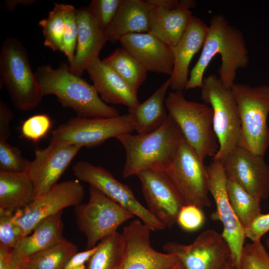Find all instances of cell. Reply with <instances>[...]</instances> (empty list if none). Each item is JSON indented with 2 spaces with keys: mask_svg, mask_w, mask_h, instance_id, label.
Wrapping results in <instances>:
<instances>
[{
  "mask_svg": "<svg viewBox=\"0 0 269 269\" xmlns=\"http://www.w3.org/2000/svg\"><path fill=\"white\" fill-rule=\"evenodd\" d=\"M217 54L221 58L219 77L226 87L231 88L238 70L247 67L249 55L243 33L222 14L211 18L201 54L190 72L185 90L201 88L205 71Z\"/></svg>",
  "mask_w": 269,
  "mask_h": 269,
  "instance_id": "cell-1",
  "label": "cell"
},
{
  "mask_svg": "<svg viewBox=\"0 0 269 269\" xmlns=\"http://www.w3.org/2000/svg\"><path fill=\"white\" fill-rule=\"evenodd\" d=\"M35 74L43 96L55 95L61 106L70 108L80 118H112L120 116L116 108L100 98L93 85L72 73L69 66L61 62L57 68L42 65Z\"/></svg>",
  "mask_w": 269,
  "mask_h": 269,
  "instance_id": "cell-2",
  "label": "cell"
},
{
  "mask_svg": "<svg viewBox=\"0 0 269 269\" xmlns=\"http://www.w3.org/2000/svg\"><path fill=\"white\" fill-rule=\"evenodd\" d=\"M183 137L169 114L163 126L150 133L119 135L116 138L126 153L123 176L127 178L148 169L165 171L174 161Z\"/></svg>",
  "mask_w": 269,
  "mask_h": 269,
  "instance_id": "cell-3",
  "label": "cell"
},
{
  "mask_svg": "<svg viewBox=\"0 0 269 269\" xmlns=\"http://www.w3.org/2000/svg\"><path fill=\"white\" fill-rule=\"evenodd\" d=\"M0 84L6 89L14 106L28 111L37 107L43 97L28 53L22 43L9 37L2 42L0 52Z\"/></svg>",
  "mask_w": 269,
  "mask_h": 269,
  "instance_id": "cell-4",
  "label": "cell"
},
{
  "mask_svg": "<svg viewBox=\"0 0 269 269\" xmlns=\"http://www.w3.org/2000/svg\"><path fill=\"white\" fill-rule=\"evenodd\" d=\"M165 104L168 114L201 159L204 161L208 156L213 157L219 146L213 130L211 107L186 100L181 91L170 92Z\"/></svg>",
  "mask_w": 269,
  "mask_h": 269,
  "instance_id": "cell-5",
  "label": "cell"
},
{
  "mask_svg": "<svg viewBox=\"0 0 269 269\" xmlns=\"http://www.w3.org/2000/svg\"><path fill=\"white\" fill-rule=\"evenodd\" d=\"M231 91L241 124L239 145L254 154L264 156L269 147V85L235 83Z\"/></svg>",
  "mask_w": 269,
  "mask_h": 269,
  "instance_id": "cell-6",
  "label": "cell"
},
{
  "mask_svg": "<svg viewBox=\"0 0 269 269\" xmlns=\"http://www.w3.org/2000/svg\"><path fill=\"white\" fill-rule=\"evenodd\" d=\"M201 99L213 110V127L219 149L213 159L224 163L229 153L239 145L241 124L236 102L231 88L226 87L217 75L204 77L201 87Z\"/></svg>",
  "mask_w": 269,
  "mask_h": 269,
  "instance_id": "cell-7",
  "label": "cell"
},
{
  "mask_svg": "<svg viewBox=\"0 0 269 269\" xmlns=\"http://www.w3.org/2000/svg\"><path fill=\"white\" fill-rule=\"evenodd\" d=\"M87 203L75 207L76 223L86 238V250L117 232L124 222L134 216L95 187L90 186Z\"/></svg>",
  "mask_w": 269,
  "mask_h": 269,
  "instance_id": "cell-8",
  "label": "cell"
},
{
  "mask_svg": "<svg viewBox=\"0 0 269 269\" xmlns=\"http://www.w3.org/2000/svg\"><path fill=\"white\" fill-rule=\"evenodd\" d=\"M164 172L185 205H194L202 209L211 206L207 166L184 137L174 161Z\"/></svg>",
  "mask_w": 269,
  "mask_h": 269,
  "instance_id": "cell-9",
  "label": "cell"
},
{
  "mask_svg": "<svg viewBox=\"0 0 269 269\" xmlns=\"http://www.w3.org/2000/svg\"><path fill=\"white\" fill-rule=\"evenodd\" d=\"M134 131V122L129 113L112 118L77 117L53 130L51 140L91 148Z\"/></svg>",
  "mask_w": 269,
  "mask_h": 269,
  "instance_id": "cell-10",
  "label": "cell"
},
{
  "mask_svg": "<svg viewBox=\"0 0 269 269\" xmlns=\"http://www.w3.org/2000/svg\"><path fill=\"white\" fill-rule=\"evenodd\" d=\"M72 171L78 180L98 189L133 215L137 217L152 231H161L166 228L148 209L138 201L131 188L118 180L107 169L82 160L74 164Z\"/></svg>",
  "mask_w": 269,
  "mask_h": 269,
  "instance_id": "cell-11",
  "label": "cell"
},
{
  "mask_svg": "<svg viewBox=\"0 0 269 269\" xmlns=\"http://www.w3.org/2000/svg\"><path fill=\"white\" fill-rule=\"evenodd\" d=\"M84 196V187L80 180L64 181L36 196L30 204L15 211L13 215L24 237L43 220L66 208L80 204Z\"/></svg>",
  "mask_w": 269,
  "mask_h": 269,
  "instance_id": "cell-12",
  "label": "cell"
},
{
  "mask_svg": "<svg viewBox=\"0 0 269 269\" xmlns=\"http://www.w3.org/2000/svg\"><path fill=\"white\" fill-rule=\"evenodd\" d=\"M207 168L209 192L216 206L210 218L222 223L223 230L221 234L229 246L231 260L236 269L240 263L245 245V228L236 215L228 199L226 187L227 177L223 163L212 159Z\"/></svg>",
  "mask_w": 269,
  "mask_h": 269,
  "instance_id": "cell-13",
  "label": "cell"
},
{
  "mask_svg": "<svg viewBox=\"0 0 269 269\" xmlns=\"http://www.w3.org/2000/svg\"><path fill=\"white\" fill-rule=\"evenodd\" d=\"M163 249L176 256L184 269H225L231 258L226 240L212 229L202 232L190 244L168 242Z\"/></svg>",
  "mask_w": 269,
  "mask_h": 269,
  "instance_id": "cell-14",
  "label": "cell"
},
{
  "mask_svg": "<svg viewBox=\"0 0 269 269\" xmlns=\"http://www.w3.org/2000/svg\"><path fill=\"white\" fill-rule=\"evenodd\" d=\"M151 231L138 219L123 228L124 252L119 269H173L180 262L176 256L159 252L152 247Z\"/></svg>",
  "mask_w": 269,
  "mask_h": 269,
  "instance_id": "cell-15",
  "label": "cell"
},
{
  "mask_svg": "<svg viewBox=\"0 0 269 269\" xmlns=\"http://www.w3.org/2000/svg\"><path fill=\"white\" fill-rule=\"evenodd\" d=\"M81 148L78 145L50 139L46 147L35 149L34 158L25 173L34 186L36 196L47 192L58 183Z\"/></svg>",
  "mask_w": 269,
  "mask_h": 269,
  "instance_id": "cell-16",
  "label": "cell"
},
{
  "mask_svg": "<svg viewBox=\"0 0 269 269\" xmlns=\"http://www.w3.org/2000/svg\"><path fill=\"white\" fill-rule=\"evenodd\" d=\"M227 178L261 201L269 197V165L264 156L254 154L238 145L224 163Z\"/></svg>",
  "mask_w": 269,
  "mask_h": 269,
  "instance_id": "cell-17",
  "label": "cell"
},
{
  "mask_svg": "<svg viewBox=\"0 0 269 269\" xmlns=\"http://www.w3.org/2000/svg\"><path fill=\"white\" fill-rule=\"evenodd\" d=\"M136 176L148 210L166 228H171L185 204L170 178L164 171L150 169Z\"/></svg>",
  "mask_w": 269,
  "mask_h": 269,
  "instance_id": "cell-18",
  "label": "cell"
},
{
  "mask_svg": "<svg viewBox=\"0 0 269 269\" xmlns=\"http://www.w3.org/2000/svg\"><path fill=\"white\" fill-rule=\"evenodd\" d=\"M122 47L148 72L170 75L174 57L171 49L149 32L134 33L123 36Z\"/></svg>",
  "mask_w": 269,
  "mask_h": 269,
  "instance_id": "cell-19",
  "label": "cell"
},
{
  "mask_svg": "<svg viewBox=\"0 0 269 269\" xmlns=\"http://www.w3.org/2000/svg\"><path fill=\"white\" fill-rule=\"evenodd\" d=\"M78 38L73 60L69 65L70 71L81 77L95 60L107 41L105 30L90 13L88 6L77 9Z\"/></svg>",
  "mask_w": 269,
  "mask_h": 269,
  "instance_id": "cell-20",
  "label": "cell"
},
{
  "mask_svg": "<svg viewBox=\"0 0 269 269\" xmlns=\"http://www.w3.org/2000/svg\"><path fill=\"white\" fill-rule=\"evenodd\" d=\"M208 26L200 18L191 17L188 27L176 45L171 49L174 57L169 87L174 90H185L189 78V67L194 55L202 48Z\"/></svg>",
  "mask_w": 269,
  "mask_h": 269,
  "instance_id": "cell-21",
  "label": "cell"
},
{
  "mask_svg": "<svg viewBox=\"0 0 269 269\" xmlns=\"http://www.w3.org/2000/svg\"><path fill=\"white\" fill-rule=\"evenodd\" d=\"M86 71L105 103L123 105L128 109L140 103L137 93L100 58L95 60Z\"/></svg>",
  "mask_w": 269,
  "mask_h": 269,
  "instance_id": "cell-22",
  "label": "cell"
},
{
  "mask_svg": "<svg viewBox=\"0 0 269 269\" xmlns=\"http://www.w3.org/2000/svg\"><path fill=\"white\" fill-rule=\"evenodd\" d=\"M152 7L147 0H123L114 20L105 30L108 41L115 43L128 34L148 32Z\"/></svg>",
  "mask_w": 269,
  "mask_h": 269,
  "instance_id": "cell-23",
  "label": "cell"
},
{
  "mask_svg": "<svg viewBox=\"0 0 269 269\" xmlns=\"http://www.w3.org/2000/svg\"><path fill=\"white\" fill-rule=\"evenodd\" d=\"M62 214V211L60 212L39 222L32 233L23 237L12 250V259L25 262L34 255L63 239Z\"/></svg>",
  "mask_w": 269,
  "mask_h": 269,
  "instance_id": "cell-24",
  "label": "cell"
},
{
  "mask_svg": "<svg viewBox=\"0 0 269 269\" xmlns=\"http://www.w3.org/2000/svg\"><path fill=\"white\" fill-rule=\"evenodd\" d=\"M152 7L148 32L172 49L185 33L192 12L180 4L175 9Z\"/></svg>",
  "mask_w": 269,
  "mask_h": 269,
  "instance_id": "cell-25",
  "label": "cell"
},
{
  "mask_svg": "<svg viewBox=\"0 0 269 269\" xmlns=\"http://www.w3.org/2000/svg\"><path fill=\"white\" fill-rule=\"evenodd\" d=\"M170 86L169 79L165 81L153 94L142 103L128 109L138 134H144L154 132L165 122L167 113L165 104V95Z\"/></svg>",
  "mask_w": 269,
  "mask_h": 269,
  "instance_id": "cell-26",
  "label": "cell"
},
{
  "mask_svg": "<svg viewBox=\"0 0 269 269\" xmlns=\"http://www.w3.org/2000/svg\"><path fill=\"white\" fill-rule=\"evenodd\" d=\"M36 197L34 186L25 172L0 171V214H12Z\"/></svg>",
  "mask_w": 269,
  "mask_h": 269,
  "instance_id": "cell-27",
  "label": "cell"
},
{
  "mask_svg": "<svg viewBox=\"0 0 269 269\" xmlns=\"http://www.w3.org/2000/svg\"><path fill=\"white\" fill-rule=\"evenodd\" d=\"M102 61L137 93L146 78V70L123 47L116 49Z\"/></svg>",
  "mask_w": 269,
  "mask_h": 269,
  "instance_id": "cell-28",
  "label": "cell"
},
{
  "mask_svg": "<svg viewBox=\"0 0 269 269\" xmlns=\"http://www.w3.org/2000/svg\"><path fill=\"white\" fill-rule=\"evenodd\" d=\"M77 251L76 245L64 238L30 257L25 262L26 267L27 269H64Z\"/></svg>",
  "mask_w": 269,
  "mask_h": 269,
  "instance_id": "cell-29",
  "label": "cell"
},
{
  "mask_svg": "<svg viewBox=\"0 0 269 269\" xmlns=\"http://www.w3.org/2000/svg\"><path fill=\"white\" fill-rule=\"evenodd\" d=\"M226 187L231 206L245 229L261 214V200L249 194L230 179L227 178Z\"/></svg>",
  "mask_w": 269,
  "mask_h": 269,
  "instance_id": "cell-30",
  "label": "cell"
},
{
  "mask_svg": "<svg viewBox=\"0 0 269 269\" xmlns=\"http://www.w3.org/2000/svg\"><path fill=\"white\" fill-rule=\"evenodd\" d=\"M124 244L118 232L102 240L87 262L86 269H119L123 260Z\"/></svg>",
  "mask_w": 269,
  "mask_h": 269,
  "instance_id": "cell-31",
  "label": "cell"
},
{
  "mask_svg": "<svg viewBox=\"0 0 269 269\" xmlns=\"http://www.w3.org/2000/svg\"><path fill=\"white\" fill-rule=\"evenodd\" d=\"M66 5L55 2L47 16L38 23L42 29L44 46L53 51L62 52Z\"/></svg>",
  "mask_w": 269,
  "mask_h": 269,
  "instance_id": "cell-32",
  "label": "cell"
},
{
  "mask_svg": "<svg viewBox=\"0 0 269 269\" xmlns=\"http://www.w3.org/2000/svg\"><path fill=\"white\" fill-rule=\"evenodd\" d=\"M30 162L23 156L17 147L11 145L7 140L0 139V171L24 173Z\"/></svg>",
  "mask_w": 269,
  "mask_h": 269,
  "instance_id": "cell-33",
  "label": "cell"
},
{
  "mask_svg": "<svg viewBox=\"0 0 269 269\" xmlns=\"http://www.w3.org/2000/svg\"><path fill=\"white\" fill-rule=\"evenodd\" d=\"M236 269H269V253L261 241L244 245Z\"/></svg>",
  "mask_w": 269,
  "mask_h": 269,
  "instance_id": "cell-34",
  "label": "cell"
},
{
  "mask_svg": "<svg viewBox=\"0 0 269 269\" xmlns=\"http://www.w3.org/2000/svg\"><path fill=\"white\" fill-rule=\"evenodd\" d=\"M64 22L62 52L70 65L75 56L78 38L77 9L74 6L66 4Z\"/></svg>",
  "mask_w": 269,
  "mask_h": 269,
  "instance_id": "cell-35",
  "label": "cell"
},
{
  "mask_svg": "<svg viewBox=\"0 0 269 269\" xmlns=\"http://www.w3.org/2000/svg\"><path fill=\"white\" fill-rule=\"evenodd\" d=\"M123 0H92L88 9L101 26L105 30L111 24Z\"/></svg>",
  "mask_w": 269,
  "mask_h": 269,
  "instance_id": "cell-36",
  "label": "cell"
},
{
  "mask_svg": "<svg viewBox=\"0 0 269 269\" xmlns=\"http://www.w3.org/2000/svg\"><path fill=\"white\" fill-rule=\"evenodd\" d=\"M12 214H0V246L12 250L23 238Z\"/></svg>",
  "mask_w": 269,
  "mask_h": 269,
  "instance_id": "cell-37",
  "label": "cell"
},
{
  "mask_svg": "<svg viewBox=\"0 0 269 269\" xmlns=\"http://www.w3.org/2000/svg\"><path fill=\"white\" fill-rule=\"evenodd\" d=\"M51 126V121L46 114H38L26 120L22 124V135L33 141H37L44 136Z\"/></svg>",
  "mask_w": 269,
  "mask_h": 269,
  "instance_id": "cell-38",
  "label": "cell"
},
{
  "mask_svg": "<svg viewBox=\"0 0 269 269\" xmlns=\"http://www.w3.org/2000/svg\"><path fill=\"white\" fill-rule=\"evenodd\" d=\"M205 221L202 209L194 205H184L178 213L176 223L183 230L194 232L202 227Z\"/></svg>",
  "mask_w": 269,
  "mask_h": 269,
  "instance_id": "cell-39",
  "label": "cell"
},
{
  "mask_svg": "<svg viewBox=\"0 0 269 269\" xmlns=\"http://www.w3.org/2000/svg\"><path fill=\"white\" fill-rule=\"evenodd\" d=\"M269 232V212L261 214L252 224L245 229V237L251 242L261 241L262 238Z\"/></svg>",
  "mask_w": 269,
  "mask_h": 269,
  "instance_id": "cell-40",
  "label": "cell"
},
{
  "mask_svg": "<svg viewBox=\"0 0 269 269\" xmlns=\"http://www.w3.org/2000/svg\"><path fill=\"white\" fill-rule=\"evenodd\" d=\"M13 114L4 102L0 100V139L7 140L10 135L9 124Z\"/></svg>",
  "mask_w": 269,
  "mask_h": 269,
  "instance_id": "cell-41",
  "label": "cell"
},
{
  "mask_svg": "<svg viewBox=\"0 0 269 269\" xmlns=\"http://www.w3.org/2000/svg\"><path fill=\"white\" fill-rule=\"evenodd\" d=\"M12 250L0 246V269H27L25 262H19L12 258Z\"/></svg>",
  "mask_w": 269,
  "mask_h": 269,
  "instance_id": "cell-42",
  "label": "cell"
},
{
  "mask_svg": "<svg viewBox=\"0 0 269 269\" xmlns=\"http://www.w3.org/2000/svg\"><path fill=\"white\" fill-rule=\"evenodd\" d=\"M98 248L95 247L81 252H77L69 260L64 269H74L88 262Z\"/></svg>",
  "mask_w": 269,
  "mask_h": 269,
  "instance_id": "cell-43",
  "label": "cell"
},
{
  "mask_svg": "<svg viewBox=\"0 0 269 269\" xmlns=\"http://www.w3.org/2000/svg\"><path fill=\"white\" fill-rule=\"evenodd\" d=\"M153 6L162 7L169 9H175L180 6L177 0H147Z\"/></svg>",
  "mask_w": 269,
  "mask_h": 269,
  "instance_id": "cell-44",
  "label": "cell"
},
{
  "mask_svg": "<svg viewBox=\"0 0 269 269\" xmlns=\"http://www.w3.org/2000/svg\"><path fill=\"white\" fill-rule=\"evenodd\" d=\"M35 2L34 0H6L4 1V7L7 10L12 11L18 5L29 6Z\"/></svg>",
  "mask_w": 269,
  "mask_h": 269,
  "instance_id": "cell-45",
  "label": "cell"
},
{
  "mask_svg": "<svg viewBox=\"0 0 269 269\" xmlns=\"http://www.w3.org/2000/svg\"><path fill=\"white\" fill-rule=\"evenodd\" d=\"M179 2L181 5L189 9L191 8L194 7L196 3L195 0H179Z\"/></svg>",
  "mask_w": 269,
  "mask_h": 269,
  "instance_id": "cell-46",
  "label": "cell"
},
{
  "mask_svg": "<svg viewBox=\"0 0 269 269\" xmlns=\"http://www.w3.org/2000/svg\"><path fill=\"white\" fill-rule=\"evenodd\" d=\"M225 269H236L235 267L232 263L231 260L229 262L227 265Z\"/></svg>",
  "mask_w": 269,
  "mask_h": 269,
  "instance_id": "cell-47",
  "label": "cell"
},
{
  "mask_svg": "<svg viewBox=\"0 0 269 269\" xmlns=\"http://www.w3.org/2000/svg\"><path fill=\"white\" fill-rule=\"evenodd\" d=\"M173 269H184V268L180 262H179Z\"/></svg>",
  "mask_w": 269,
  "mask_h": 269,
  "instance_id": "cell-48",
  "label": "cell"
},
{
  "mask_svg": "<svg viewBox=\"0 0 269 269\" xmlns=\"http://www.w3.org/2000/svg\"><path fill=\"white\" fill-rule=\"evenodd\" d=\"M265 243L266 248L269 250V236L266 239Z\"/></svg>",
  "mask_w": 269,
  "mask_h": 269,
  "instance_id": "cell-49",
  "label": "cell"
},
{
  "mask_svg": "<svg viewBox=\"0 0 269 269\" xmlns=\"http://www.w3.org/2000/svg\"><path fill=\"white\" fill-rule=\"evenodd\" d=\"M74 269H86V267L84 265H82L77 268H74Z\"/></svg>",
  "mask_w": 269,
  "mask_h": 269,
  "instance_id": "cell-50",
  "label": "cell"
}]
</instances>
